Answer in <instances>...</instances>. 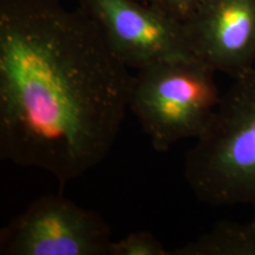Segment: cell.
<instances>
[{"label": "cell", "mask_w": 255, "mask_h": 255, "mask_svg": "<svg viewBox=\"0 0 255 255\" xmlns=\"http://www.w3.org/2000/svg\"><path fill=\"white\" fill-rule=\"evenodd\" d=\"M110 227L68 197L43 195L0 231L1 255H108Z\"/></svg>", "instance_id": "5"}, {"label": "cell", "mask_w": 255, "mask_h": 255, "mask_svg": "<svg viewBox=\"0 0 255 255\" xmlns=\"http://www.w3.org/2000/svg\"><path fill=\"white\" fill-rule=\"evenodd\" d=\"M191 55L232 79L255 68V0H201L183 21Z\"/></svg>", "instance_id": "6"}, {"label": "cell", "mask_w": 255, "mask_h": 255, "mask_svg": "<svg viewBox=\"0 0 255 255\" xmlns=\"http://www.w3.org/2000/svg\"><path fill=\"white\" fill-rule=\"evenodd\" d=\"M108 255H169V250L154 234L139 231L113 240Z\"/></svg>", "instance_id": "8"}, {"label": "cell", "mask_w": 255, "mask_h": 255, "mask_svg": "<svg viewBox=\"0 0 255 255\" xmlns=\"http://www.w3.org/2000/svg\"><path fill=\"white\" fill-rule=\"evenodd\" d=\"M62 0H0V157L60 184L109 155L133 75Z\"/></svg>", "instance_id": "1"}, {"label": "cell", "mask_w": 255, "mask_h": 255, "mask_svg": "<svg viewBox=\"0 0 255 255\" xmlns=\"http://www.w3.org/2000/svg\"><path fill=\"white\" fill-rule=\"evenodd\" d=\"M169 255H255V219L220 221L186 245L169 250Z\"/></svg>", "instance_id": "7"}, {"label": "cell", "mask_w": 255, "mask_h": 255, "mask_svg": "<svg viewBox=\"0 0 255 255\" xmlns=\"http://www.w3.org/2000/svg\"><path fill=\"white\" fill-rule=\"evenodd\" d=\"M215 75L196 59L157 64L133 75L129 110L156 151L206 131L222 96Z\"/></svg>", "instance_id": "3"}, {"label": "cell", "mask_w": 255, "mask_h": 255, "mask_svg": "<svg viewBox=\"0 0 255 255\" xmlns=\"http://www.w3.org/2000/svg\"><path fill=\"white\" fill-rule=\"evenodd\" d=\"M111 53L136 71L176 60L195 59L186 26L143 0H77Z\"/></svg>", "instance_id": "4"}, {"label": "cell", "mask_w": 255, "mask_h": 255, "mask_svg": "<svg viewBox=\"0 0 255 255\" xmlns=\"http://www.w3.org/2000/svg\"><path fill=\"white\" fill-rule=\"evenodd\" d=\"M183 176L207 205L255 206V68L222 94L212 122L184 156Z\"/></svg>", "instance_id": "2"}, {"label": "cell", "mask_w": 255, "mask_h": 255, "mask_svg": "<svg viewBox=\"0 0 255 255\" xmlns=\"http://www.w3.org/2000/svg\"><path fill=\"white\" fill-rule=\"evenodd\" d=\"M143 1L161 8L162 11L167 12L178 20L186 21L200 4L201 0H143Z\"/></svg>", "instance_id": "9"}]
</instances>
